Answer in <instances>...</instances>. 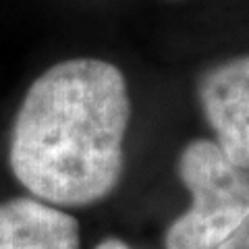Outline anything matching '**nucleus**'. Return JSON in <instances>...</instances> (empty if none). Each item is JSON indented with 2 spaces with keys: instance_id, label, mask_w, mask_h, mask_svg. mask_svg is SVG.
I'll use <instances>...</instances> for the list:
<instances>
[{
  "instance_id": "obj_6",
  "label": "nucleus",
  "mask_w": 249,
  "mask_h": 249,
  "mask_svg": "<svg viewBox=\"0 0 249 249\" xmlns=\"http://www.w3.org/2000/svg\"><path fill=\"white\" fill-rule=\"evenodd\" d=\"M93 249H131L124 241H121V239H114V237H110V239H104V241H100V243L93 247Z\"/></svg>"
},
{
  "instance_id": "obj_5",
  "label": "nucleus",
  "mask_w": 249,
  "mask_h": 249,
  "mask_svg": "<svg viewBox=\"0 0 249 249\" xmlns=\"http://www.w3.org/2000/svg\"><path fill=\"white\" fill-rule=\"evenodd\" d=\"M218 249H249V218Z\"/></svg>"
},
{
  "instance_id": "obj_2",
  "label": "nucleus",
  "mask_w": 249,
  "mask_h": 249,
  "mask_svg": "<svg viewBox=\"0 0 249 249\" xmlns=\"http://www.w3.org/2000/svg\"><path fill=\"white\" fill-rule=\"evenodd\" d=\"M178 177L191 206L170 224L166 249H218L249 218V170L231 162L216 142L193 139L178 156Z\"/></svg>"
},
{
  "instance_id": "obj_1",
  "label": "nucleus",
  "mask_w": 249,
  "mask_h": 249,
  "mask_svg": "<svg viewBox=\"0 0 249 249\" xmlns=\"http://www.w3.org/2000/svg\"><path fill=\"white\" fill-rule=\"evenodd\" d=\"M129 119L119 67L100 58L62 60L31 83L15 116L13 175L44 204H96L121 183Z\"/></svg>"
},
{
  "instance_id": "obj_4",
  "label": "nucleus",
  "mask_w": 249,
  "mask_h": 249,
  "mask_svg": "<svg viewBox=\"0 0 249 249\" xmlns=\"http://www.w3.org/2000/svg\"><path fill=\"white\" fill-rule=\"evenodd\" d=\"M0 249H81L79 222L34 197L2 201Z\"/></svg>"
},
{
  "instance_id": "obj_3",
  "label": "nucleus",
  "mask_w": 249,
  "mask_h": 249,
  "mask_svg": "<svg viewBox=\"0 0 249 249\" xmlns=\"http://www.w3.org/2000/svg\"><path fill=\"white\" fill-rule=\"evenodd\" d=\"M197 96L216 145L249 170V54L210 67L197 81Z\"/></svg>"
}]
</instances>
